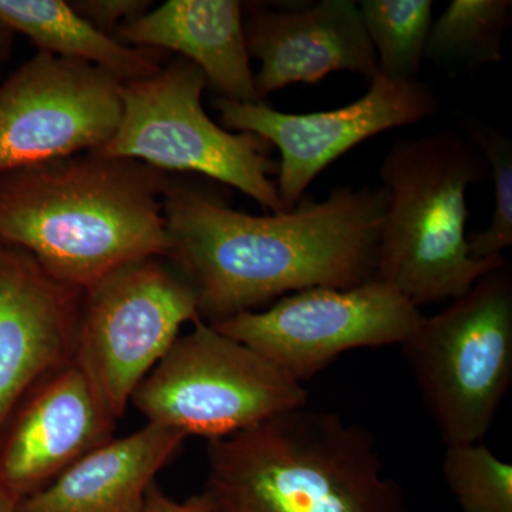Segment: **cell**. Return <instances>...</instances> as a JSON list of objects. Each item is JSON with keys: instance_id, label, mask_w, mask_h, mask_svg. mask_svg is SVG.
<instances>
[{"instance_id": "2", "label": "cell", "mask_w": 512, "mask_h": 512, "mask_svg": "<svg viewBox=\"0 0 512 512\" xmlns=\"http://www.w3.org/2000/svg\"><path fill=\"white\" fill-rule=\"evenodd\" d=\"M170 174L97 151L0 173V244L86 291L121 266L165 258Z\"/></svg>"}, {"instance_id": "9", "label": "cell", "mask_w": 512, "mask_h": 512, "mask_svg": "<svg viewBox=\"0 0 512 512\" xmlns=\"http://www.w3.org/2000/svg\"><path fill=\"white\" fill-rule=\"evenodd\" d=\"M423 319L403 293L372 279L349 289H303L212 326L303 384L349 350L403 345Z\"/></svg>"}, {"instance_id": "7", "label": "cell", "mask_w": 512, "mask_h": 512, "mask_svg": "<svg viewBox=\"0 0 512 512\" xmlns=\"http://www.w3.org/2000/svg\"><path fill=\"white\" fill-rule=\"evenodd\" d=\"M178 336L131 397L147 419L208 441L308 406V390L204 320Z\"/></svg>"}, {"instance_id": "5", "label": "cell", "mask_w": 512, "mask_h": 512, "mask_svg": "<svg viewBox=\"0 0 512 512\" xmlns=\"http://www.w3.org/2000/svg\"><path fill=\"white\" fill-rule=\"evenodd\" d=\"M446 446L483 443L512 384V271L488 272L403 343Z\"/></svg>"}, {"instance_id": "21", "label": "cell", "mask_w": 512, "mask_h": 512, "mask_svg": "<svg viewBox=\"0 0 512 512\" xmlns=\"http://www.w3.org/2000/svg\"><path fill=\"white\" fill-rule=\"evenodd\" d=\"M443 476L461 512H512V466L484 443L446 446Z\"/></svg>"}, {"instance_id": "15", "label": "cell", "mask_w": 512, "mask_h": 512, "mask_svg": "<svg viewBox=\"0 0 512 512\" xmlns=\"http://www.w3.org/2000/svg\"><path fill=\"white\" fill-rule=\"evenodd\" d=\"M123 45L171 50L200 67L222 99L261 103L255 90L244 3L238 0H168L114 33Z\"/></svg>"}, {"instance_id": "11", "label": "cell", "mask_w": 512, "mask_h": 512, "mask_svg": "<svg viewBox=\"0 0 512 512\" xmlns=\"http://www.w3.org/2000/svg\"><path fill=\"white\" fill-rule=\"evenodd\" d=\"M227 130L255 134L278 148L276 190L285 211L302 201L323 170L367 138L436 116L440 99L429 84L376 76L360 99L340 109L289 114L265 103L215 100Z\"/></svg>"}, {"instance_id": "22", "label": "cell", "mask_w": 512, "mask_h": 512, "mask_svg": "<svg viewBox=\"0 0 512 512\" xmlns=\"http://www.w3.org/2000/svg\"><path fill=\"white\" fill-rule=\"evenodd\" d=\"M70 6L104 35L114 36L124 23L151 9L148 0H73Z\"/></svg>"}, {"instance_id": "14", "label": "cell", "mask_w": 512, "mask_h": 512, "mask_svg": "<svg viewBox=\"0 0 512 512\" xmlns=\"http://www.w3.org/2000/svg\"><path fill=\"white\" fill-rule=\"evenodd\" d=\"M244 13L249 57L258 60L255 90L269 94L295 83H318L330 73L349 72L372 82L379 66L359 5L322 0L299 8L256 3Z\"/></svg>"}, {"instance_id": "12", "label": "cell", "mask_w": 512, "mask_h": 512, "mask_svg": "<svg viewBox=\"0 0 512 512\" xmlns=\"http://www.w3.org/2000/svg\"><path fill=\"white\" fill-rule=\"evenodd\" d=\"M117 420L74 363L37 384L0 434V491L19 503L114 439Z\"/></svg>"}, {"instance_id": "3", "label": "cell", "mask_w": 512, "mask_h": 512, "mask_svg": "<svg viewBox=\"0 0 512 512\" xmlns=\"http://www.w3.org/2000/svg\"><path fill=\"white\" fill-rule=\"evenodd\" d=\"M202 493L217 512H409L373 434L308 406L208 441Z\"/></svg>"}, {"instance_id": "13", "label": "cell", "mask_w": 512, "mask_h": 512, "mask_svg": "<svg viewBox=\"0 0 512 512\" xmlns=\"http://www.w3.org/2000/svg\"><path fill=\"white\" fill-rule=\"evenodd\" d=\"M82 299L29 252L0 244V434L37 384L73 362Z\"/></svg>"}, {"instance_id": "1", "label": "cell", "mask_w": 512, "mask_h": 512, "mask_svg": "<svg viewBox=\"0 0 512 512\" xmlns=\"http://www.w3.org/2000/svg\"><path fill=\"white\" fill-rule=\"evenodd\" d=\"M383 187H335L323 201L255 217L183 180L168 183L165 259L192 286L204 322L268 308L309 288L349 289L375 279L386 211Z\"/></svg>"}, {"instance_id": "4", "label": "cell", "mask_w": 512, "mask_h": 512, "mask_svg": "<svg viewBox=\"0 0 512 512\" xmlns=\"http://www.w3.org/2000/svg\"><path fill=\"white\" fill-rule=\"evenodd\" d=\"M488 175L483 154L458 131L394 141L380 164L387 205L376 281L420 308L453 301L504 265V256L476 259L468 251L467 191Z\"/></svg>"}, {"instance_id": "19", "label": "cell", "mask_w": 512, "mask_h": 512, "mask_svg": "<svg viewBox=\"0 0 512 512\" xmlns=\"http://www.w3.org/2000/svg\"><path fill=\"white\" fill-rule=\"evenodd\" d=\"M357 5L376 52L380 76L396 83L419 80L434 20V2L362 0Z\"/></svg>"}, {"instance_id": "10", "label": "cell", "mask_w": 512, "mask_h": 512, "mask_svg": "<svg viewBox=\"0 0 512 512\" xmlns=\"http://www.w3.org/2000/svg\"><path fill=\"white\" fill-rule=\"evenodd\" d=\"M123 84L45 52L20 64L0 84V173L106 146L123 116Z\"/></svg>"}, {"instance_id": "20", "label": "cell", "mask_w": 512, "mask_h": 512, "mask_svg": "<svg viewBox=\"0 0 512 512\" xmlns=\"http://www.w3.org/2000/svg\"><path fill=\"white\" fill-rule=\"evenodd\" d=\"M463 134L480 150L494 184V210L484 231L467 235L468 251L476 259L504 256L512 245V141L473 114L458 113Z\"/></svg>"}, {"instance_id": "6", "label": "cell", "mask_w": 512, "mask_h": 512, "mask_svg": "<svg viewBox=\"0 0 512 512\" xmlns=\"http://www.w3.org/2000/svg\"><path fill=\"white\" fill-rule=\"evenodd\" d=\"M200 67L177 56L160 72L123 84V116L97 153L133 158L151 167L197 173L244 192L272 214L286 212L271 175L278 163L271 144L249 133L222 128L205 113L207 86Z\"/></svg>"}, {"instance_id": "17", "label": "cell", "mask_w": 512, "mask_h": 512, "mask_svg": "<svg viewBox=\"0 0 512 512\" xmlns=\"http://www.w3.org/2000/svg\"><path fill=\"white\" fill-rule=\"evenodd\" d=\"M0 20L28 36L39 52L92 63L124 83L154 76L164 66L158 50L104 35L64 0H0Z\"/></svg>"}, {"instance_id": "18", "label": "cell", "mask_w": 512, "mask_h": 512, "mask_svg": "<svg viewBox=\"0 0 512 512\" xmlns=\"http://www.w3.org/2000/svg\"><path fill=\"white\" fill-rule=\"evenodd\" d=\"M511 22V0H451L433 20L424 60L447 70L500 63Z\"/></svg>"}, {"instance_id": "23", "label": "cell", "mask_w": 512, "mask_h": 512, "mask_svg": "<svg viewBox=\"0 0 512 512\" xmlns=\"http://www.w3.org/2000/svg\"><path fill=\"white\" fill-rule=\"evenodd\" d=\"M141 512H217V510L204 493L192 495L185 501H177L165 494L157 481H154L147 490Z\"/></svg>"}, {"instance_id": "8", "label": "cell", "mask_w": 512, "mask_h": 512, "mask_svg": "<svg viewBox=\"0 0 512 512\" xmlns=\"http://www.w3.org/2000/svg\"><path fill=\"white\" fill-rule=\"evenodd\" d=\"M200 319L194 289L173 266L131 262L83 291L74 363L119 421L180 329Z\"/></svg>"}, {"instance_id": "25", "label": "cell", "mask_w": 512, "mask_h": 512, "mask_svg": "<svg viewBox=\"0 0 512 512\" xmlns=\"http://www.w3.org/2000/svg\"><path fill=\"white\" fill-rule=\"evenodd\" d=\"M16 501L0 491V512H16Z\"/></svg>"}, {"instance_id": "16", "label": "cell", "mask_w": 512, "mask_h": 512, "mask_svg": "<svg viewBox=\"0 0 512 512\" xmlns=\"http://www.w3.org/2000/svg\"><path fill=\"white\" fill-rule=\"evenodd\" d=\"M187 439L181 431L147 423L87 454L19 501L16 512H141L148 488Z\"/></svg>"}, {"instance_id": "24", "label": "cell", "mask_w": 512, "mask_h": 512, "mask_svg": "<svg viewBox=\"0 0 512 512\" xmlns=\"http://www.w3.org/2000/svg\"><path fill=\"white\" fill-rule=\"evenodd\" d=\"M15 42V32L0 20V66L8 60Z\"/></svg>"}]
</instances>
